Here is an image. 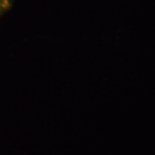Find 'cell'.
Listing matches in <instances>:
<instances>
[{
    "instance_id": "obj_1",
    "label": "cell",
    "mask_w": 155,
    "mask_h": 155,
    "mask_svg": "<svg viewBox=\"0 0 155 155\" xmlns=\"http://www.w3.org/2000/svg\"><path fill=\"white\" fill-rule=\"evenodd\" d=\"M8 7V0H0V14Z\"/></svg>"
}]
</instances>
